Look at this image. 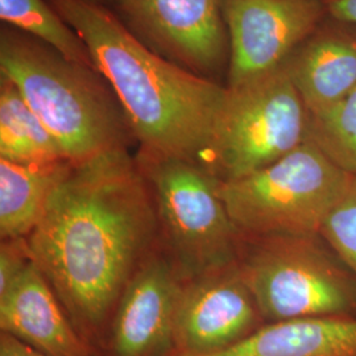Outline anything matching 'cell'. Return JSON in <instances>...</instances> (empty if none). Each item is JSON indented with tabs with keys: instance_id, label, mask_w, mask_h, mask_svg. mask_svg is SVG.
<instances>
[{
	"instance_id": "9",
	"label": "cell",
	"mask_w": 356,
	"mask_h": 356,
	"mask_svg": "<svg viewBox=\"0 0 356 356\" xmlns=\"http://www.w3.org/2000/svg\"><path fill=\"white\" fill-rule=\"evenodd\" d=\"M229 42L226 86L281 69L327 15L326 0H219Z\"/></svg>"
},
{
	"instance_id": "21",
	"label": "cell",
	"mask_w": 356,
	"mask_h": 356,
	"mask_svg": "<svg viewBox=\"0 0 356 356\" xmlns=\"http://www.w3.org/2000/svg\"><path fill=\"white\" fill-rule=\"evenodd\" d=\"M0 356H45L7 332L0 334Z\"/></svg>"
},
{
	"instance_id": "6",
	"label": "cell",
	"mask_w": 356,
	"mask_h": 356,
	"mask_svg": "<svg viewBox=\"0 0 356 356\" xmlns=\"http://www.w3.org/2000/svg\"><path fill=\"white\" fill-rule=\"evenodd\" d=\"M157 222L184 280L235 264L243 236L219 195L220 179L189 160L140 151Z\"/></svg>"
},
{
	"instance_id": "23",
	"label": "cell",
	"mask_w": 356,
	"mask_h": 356,
	"mask_svg": "<svg viewBox=\"0 0 356 356\" xmlns=\"http://www.w3.org/2000/svg\"><path fill=\"white\" fill-rule=\"evenodd\" d=\"M85 1L91 3V4H97V6H103L107 8H113L115 3V0H85Z\"/></svg>"
},
{
	"instance_id": "10",
	"label": "cell",
	"mask_w": 356,
	"mask_h": 356,
	"mask_svg": "<svg viewBox=\"0 0 356 356\" xmlns=\"http://www.w3.org/2000/svg\"><path fill=\"white\" fill-rule=\"evenodd\" d=\"M238 264L184 281L175 317L178 354L207 355L242 342L264 325Z\"/></svg>"
},
{
	"instance_id": "15",
	"label": "cell",
	"mask_w": 356,
	"mask_h": 356,
	"mask_svg": "<svg viewBox=\"0 0 356 356\" xmlns=\"http://www.w3.org/2000/svg\"><path fill=\"white\" fill-rule=\"evenodd\" d=\"M73 163L20 164L0 159V234L28 238L38 227L51 193Z\"/></svg>"
},
{
	"instance_id": "5",
	"label": "cell",
	"mask_w": 356,
	"mask_h": 356,
	"mask_svg": "<svg viewBox=\"0 0 356 356\" xmlns=\"http://www.w3.org/2000/svg\"><path fill=\"white\" fill-rule=\"evenodd\" d=\"M350 176L307 138L266 168L220 182L219 195L243 238L318 235Z\"/></svg>"
},
{
	"instance_id": "4",
	"label": "cell",
	"mask_w": 356,
	"mask_h": 356,
	"mask_svg": "<svg viewBox=\"0 0 356 356\" xmlns=\"http://www.w3.org/2000/svg\"><path fill=\"white\" fill-rule=\"evenodd\" d=\"M236 264L266 323L356 317V275L321 234L243 238Z\"/></svg>"
},
{
	"instance_id": "1",
	"label": "cell",
	"mask_w": 356,
	"mask_h": 356,
	"mask_svg": "<svg viewBox=\"0 0 356 356\" xmlns=\"http://www.w3.org/2000/svg\"><path fill=\"white\" fill-rule=\"evenodd\" d=\"M152 193L127 149L73 163L26 238L72 323L90 334L116 307L156 231Z\"/></svg>"
},
{
	"instance_id": "19",
	"label": "cell",
	"mask_w": 356,
	"mask_h": 356,
	"mask_svg": "<svg viewBox=\"0 0 356 356\" xmlns=\"http://www.w3.org/2000/svg\"><path fill=\"white\" fill-rule=\"evenodd\" d=\"M323 239L356 275V176H350L321 229Z\"/></svg>"
},
{
	"instance_id": "13",
	"label": "cell",
	"mask_w": 356,
	"mask_h": 356,
	"mask_svg": "<svg viewBox=\"0 0 356 356\" xmlns=\"http://www.w3.org/2000/svg\"><path fill=\"white\" fill-rule=\"evenodd\" d=\"M35 263L0 296V329L45 356H91Z\"/></svg>"
},
{
	"instance_id": "8",
	"label": "cell",
	"mask_w": 356,
	"mask_h": 356,
	"mask_svg": "<svg viewBox=\"0 0 356 356\" xmlns=\"http://www.w3.org/2000/svg\"><path fill=\"white\" fill-rule=\"evenodd\" d=\"M111 10L154 53L226 85L229 33L219 0H115Z\"/></svg>"
},
{
	"instance_id": "2",
	"label": "cell",
	"mask_w": 356,
	"mask_h": 356,
	"mask_svg": "<svg viewBox=\"0 0 356 356\" xmlns=\"http://www.w3.org/2000/svg\"><path fill=\"white\" fill-rule=\"evenodd\" d=\"M47 1L89 48L95 67L122 104L140 151L209 169L226 85L195 76L154 53L111 8L85 0Z\"/></svg>"
},
{
	"instance_id": "11",
	"label": "cell",
	"mask_w": 356,
	"mask_h": 356,
	"mask_svg": "<svg viewBox=\"0 0 356 356\" xmlns=\"http://www.w3.org/2000/svg\"><path fill=\"white\" fill-rule=\"evenodd\" d=\"M184 279L166 256L144 259L115 307L114 356H164L175 346V317Z\"/></svg>"
},
{
	"instance_id": "17",
	"label": "cell",
	"mask_w": 356,
	"mask_h": 356,
	"mask_svg": "<svg viewBox=\"0 0 356 356\" xmlns=\"http://www.w3.org/2000/svg\"><path fill=\"white\" fill-rule=\"evenodd\" d=\"M0 19L4 26L49 44L67 58L95 67L86 44L47 0H0Z\"/></svg>"
},
{
	"instance_id": "3",
	"label": "cell",
	"mask_w": 356,
	"mask_h": 356,
	"mask_svg": "<svg viewBox=\"0 0 356 356\" xmlns=\"http://www.w3.org/2000/svg\"><path fill=\"white\" fill-rule=\"evenodd\" d=\"M0 76L17 86L72 163L127 149L135 140L122 104L97 67L13 26L0 29Z\"/></svg>"
},
{
	"instance_id": "7",
	"label": "cell",
	"mask_w": 356,
	"mask_h": 356,
	"mask_svg": "<svg viewBox=\"0 0 356 356\" xmlns=\"http://www.w3.org/2000/svg\"><path fill=\"white\" fill-rule=\"evenodd\" d=\"M309 126L310 113L284 67L227 88L209 169L222 182L245 177L307 140Z\"/></svg>"
},
{
	"instance_id": "16",
	"label": "cell",
	"mask_w": 356,
	"mask_h": 356,
	"mask_svg": "<svg viewBox=\"0 0 356 356\" xmlns=\"http://www.w3.org/2000/svg\"><path fill=\"white\" fill-rule=\"evenodd\" d=\"M0 159L20 164L67 160L20 90L3 76H0Z\"/></svg>"
},
{
	"instance_id": "12",
	"label": "cell",
	"mask_w": 356,
	"mask_h": 356,
	"mask_svg": "<svg viewBox=\"0 0 356 356\" xmlns=\"http://www.w3.org/2000/svg\"><path fill=\"white\" fill-rule=\"evenodd\" d=\"M310 115L356 89V23L327 13L282 66Z\"/></svg>"
},
{
	"instance_id": "22",
	"label": "cell",
	"mask_w": 356,
	"mask_h": 356,
	"mask_svg": "<svg viewBox=\"0 0 356 356\" xmlns=\"http://www.w3.org/2000/svg\"><path fill=\"white\" fill-rule=\"evenodd\" d=\"M327 13L356 23V0H326Z\"/></svg>"
},
{
	"instance_id": "18",
	"label": "cell",
	"mask_w": 356,
	"mask_h": 356,
	"mask_svg": "<svg viewBox=\"0 0 356 356\" xmlns=\"http://www.w3.org/2000/svg\"><path fill=\"white\" fill-rule=\"evenodd\" d=\"M309 139L344 172L356 176V89L329 108L310 115Z\"/></svg>"
},
{
	"instance_id": "14",
	"label": "cell",
	"mask_w": 356,
	"mask_h": 356,
	"mask_svg": "<svg viewBox=\"0 0 356 356\" xmlns=\"http://www.w3.org/2000/svg\"><path fill=\"white\" fill-rule=\"evenodd\" d=\"M178 356H356V317L269 322L219 353Z\"/></svg>"
},
{
	"instance_id": "20",
	"label": "cell",
	"mask_w": 356,
	"mask_h": 356,
	"mask_svg": "<svg viewBox=\"0 0 356 356\" xmlns=\"http://www.w3.org/2000/svg\"><path fill=\"white\" fill-rule=\"evenodd\" d=\"M33 263L26 238L3 239L0 247V296Z\"/></svg>"
}]
</instances>
